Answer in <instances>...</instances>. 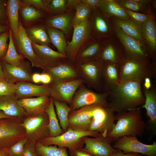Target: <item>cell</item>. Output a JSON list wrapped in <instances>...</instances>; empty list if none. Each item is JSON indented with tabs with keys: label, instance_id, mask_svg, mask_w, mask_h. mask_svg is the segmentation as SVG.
<instances>
[{
	"label": "cell",
	"instance_id": "57",
	"mask_svg": "<svg viewBox=\"0 0 156 156\" xmlns=\"http://www.w3.org/2000/svg\"><path fill=\"white\" fill-rule=\"evenodd\" d=\"M5 78V73L0 63V79Z\"/></svg>",
	"mask_w": 156,
	"mask_h": 156
},
{
	"label": "cell",
	"instance_id": "22",
	"mask_svg": "<svg viewBox=\"0 0 156 156\" xmlns=\"http://www.w3.org/2000/svg\"><path fill=\"white\" fill-rule=\"evenodd\" d=\"M3 64V69L5 78L8 81L15 83L20 81L32 82V74L29 64L26 62L24 61L18 66L5 62Z\"/></svg>",
	"mask_w": 156,
	"mask_h": 156
},
{
	"label": "cell",
	"instance_id": "23",
	"mask_svg": "<svg viewBox=\"0 0 156 156\" xmlns=\"http://www.w3.org/2000/svg\"><path fill=\"white\" fill-rule=\"evenodd\" d=\"M50 98L47 96H41L36 98L18 99V104L28 116L39 114L45 112L49 105Z\"/></svg>",
	"mask_w": 156,
	"mask_h": 156
},
{
	"label": "cell",
	"instance_id": "55",
	"mask_svg": "<svg viewBox=\"0 0 156 156\" xmlns=\"http://www.w3.org/2000/svg\"><path fill=\"white\" fill-rule=\"evenodd\" d=\"M31 80L32 82L36 83H41V74L35 73L32 74Z\"/></svg>",
	"mask_w": 156,
	"mask_h": 156
},
{
	"label": "cell",
	"instance_id": "37",
	"mask_svg": "<svg viewBox=\"0 0 156 156\" xmlns=\"http://www.w3.org/2000/svg\"><path fill=\"white\" fill-rule=\"evenodd\" d=\"M9 41L7 52L2 59L4 62L14 66L20 65L24 61V58L17 52L12 37V32L10 29Z\"/></svg>",
	"mask_w": 156,
	"mask_h": 156
},
{
	"label": "cell",
	"instance_id": "58",
	"mask_svg": "<svg viewBox=\"0 0 156 156\" xmlns=\"http://www.w3.org/2000/svg\"><path fill=\"white\" fill-rule=\"evenodd\" d=\"M10 117L6 115L3 112L0 111V119L7 118H10Z\"/></svg>",
	"mask_w": 156,
	"mask_h": 156
},
{
	"label": "cell",
	"instance_id": "43",
	"mask_svg": "<svg viewBox=\"0 0 156 156\" xmlns=\"http://www.w3.org/2000/svg\"><path fill=\"white\" fill-rule=\"evenodd\" d=\"M48 8L49 13L62 12L68 9V0H49Z\"/></svg>",
	"mask_w": 156,
	"mask_h": 156
},
{
	"label": "cell",
	"instance_id": "11",
	"mask_svg": "<svg viewBox=\"0 0 156 156\" xmlns=\"http://www.w3.org/2000/svg\"><path fill=\"white\" fill-rule=\"evenodd\" d=\"M112 146L115 149L122 151L125 153H136L147 156H156V142L151 144H144L136 137H121L114 142Z\"/></svg>",
	"mask_w": 156,
	"mask_h": 156
},
{
	"label": "cell",
	"instance_id": "34",
	"mask_svg": "<svg viewBox=\"0 0 156 156\" xmlns=\"http://www.w3.org/2000/svg\"><path fill=\"white\" fill-rule=\"evenodd\" d=\"M45 112L49 118V137H57L62 134L64 132L60 125L55 111L53 99L51 97L49 103Z\"/></svg>",
	"mask_w": 156,
	"mask_h": 156
},
{
	"label": "cell",
	"instance_id": "38",
	"mask_svg": "<svg viewBox=\"0 0 156 156\" xmlns=\"http://www.w3.org/2000/svg\"><path fill=\"white\" fill-rule=\"evenodd\" d=\"M53 103L60 125L63 132H65L68 128V119L71 111L70 107L65 102L53 99Z\"/></svg>",
	"mask_w": 156,
	"mask_h": 156
},
{
	"label": "cell",
	"instance_id": "44",
	"mask_svg": "<svg viewBox=\"0 0 156 156\" xmlns=\"http://www.w3.org/2000/svg\"><path fill=\"white\" fill-rule=\"evenodd\" d=\"M124 8L131 19L141 25L149 19L156 18L155 15L141 13Z\"/></svg>",
	"mask_w": 156,
	"mask_h": 156
},
{
	"label": "cell",
	"instance_id": "16",
	"mask_svg": "<svg viewBox=\"0 0 156 156\" xmlns=\"http://www.w3.org/2000/svg\"><path fill=\"white\" fill-rule=\"evenodd\" d=\"M91 38L102 39L113 35L110 18L98 9H93L90 17Z\"/></svg>",
	"mask_w": 156,
	"mask_h": 156
},
{
	"label": "cell",
	"instance_id": "27",
	"mask_svg": "<svg viewBox=\"0 0 156 156\" xmlns=\"http://www.w3.org/2000/svg\"><path fill=\"white\" fill-rule=\"evenodd\" d=\"M155 82L151 88L149 90L144 88L142 89L145 98L144 104L139 107V109L145 108L146 115L149 118V128L156 132V86Z\"/></svg>",
	"mask_w": 156,
	"mask_h": 156
},
{
	"label": "cell",
	"instance_id": "6",
	"mask_svg": "<svg viewBox=\"0 0 156 156\" xmlns=\"http://www.w3.org/2000/svg\"><path fill=\"white\" fill-rule=\"evenodd\" d=\"M21 125L25 129V138L28 142L35 144L49 137V118L46 112L26 116Z\"/></svg>",
	"mask_w": 156,
	"mask_h": 156
},
{
	"label": "cell",
	"instance_id": "45",
	"mask_svg": "<svg viewBox=\"0 0 156 156\" xmlns=\"http://www.w3.org/2000/svg\"><path fill=\"white\" fill-rule=\"evenodd\" d=\"M27 142L25 138L20 140L8 149V152L11 156H23L24 146Z\"/></svg>",
	"mask_w": 156,
	"mask_h": 156
},
{
	"label": "cell",
	"instance_id": "59",
	"mask_svg": "<svg viewBox=\"0 0 156 156\" xmlns=\"http://www.w3.org/2000/svg\"><path fill=\"white\" fill-rule=\"evenodd\" d=\"M6 28L5 27L0 25V34L5 31Z\"/></svg>",
	"mask_w": 156,
	"mask_h": 156
},
{
	"label": "cell",
	"instance_id": "41",
	"mask_svg": "<svg viewBox=\"0 0 156 156\" xmlns=\"http://www.w3.org/2000/svg\"><path fill=\"white\" fill-rule=\"evenodd\" d=\"M21 12L23 19L26 23L36 21L45 16L43 12L30 6L24 5Z\"/></svg>",
	"mask_w": 156,
	"mask_h": 156
},
{
	"label": "cell",
	"instance_id": "5",
	"mask_svg": "<svg viewBox=\"0 0 156 156\" xmlns=\"http://www.w3.org/2000/svg\"><path fill=\"white\" fill-rule=\"evenodd\" d=\"M100 135L96 131H78L68 128L66 132L60 135L54 137H49L40 142L44 145H56L60 147L68 148L70 152L83 147V137L90 136L96 137Z\"/></svg>",
	"mask_w": 156,
	"mask_h": 156
},
{
	"label": "cell",
	"instance_id": "47",
	"mask_svg": "<svg viewBox=\"0 0 156 156\" xmlns=\"http://www.w3.org/2000/svg\"><path fill=\"white\" fill-rule=\"evenodd\" d=\"M9 37V31H5L0 34V58L3 57L7 52L8 47L7 42Z\"/></svg>",
	"mask_w": 156,
	"mask_h": 156
},
{
	"label": "cell",
	"instance_id": "48",
	"mask_svg": "<svg viewBox=\"0 0 156 156\" xmlns=\"http://www.w3.org/2000/svg\"><path fill=\"white\" fill-rule=\"evenodd\" d=\"M35 144L27 141L24 146L23 156H40L36 152Z\"/></svg>",
	"mask_w": 156,
	"mask_h": 156
},
{
	"label": "cell",
	"instance_id": "60",
	"mask_svg": "<svg viewBox=\"0 0 156 156\" xmlns=\"http://www.w3.org/2000/svg\"><path fill=\"white\" fill-rule=\"evenodd\" d=\"M150 3L151 6L154 8L156 10V1L155 0H151Z\"/></svg>",
	"mask_w": 156,
	"mask_h": 156
},
{
	"label": "cell",
	"instance_id": "40",
	"mask_svg": "<svg viewBox=\"0 0 156 156\" xmlns=\"http://www.w3.org/2000/svg\"><path fill=\"white\" fill-rule=\"evenodd\" d=\"M73 10L75 11L73 18L72 27L79 25L90 18L92 9L86 5L79 2L75 5Z\"/></svg>",
	"mask_w": 156,
	"mask_h": 156
},
{
	"label": "cell",
	"instance_id": "2",
	"mask_svg": "<svg viewBox=\"0 0 156 156\" xmlns=\"http://www.w3.org/2000/svg\"><path fill=\"white\" fill-rule=\"evenodd\" d=\"M116 124L106 137L112 142L124 136L142 137L147 127L142 119L141 109L117 113Z\"/></svg>",
	"mask_w": 156,
	"mask_h": 156
},
{
	"label": "cell",
	"instance_id": "50",
	"mask_svg": "<svg viewBox=\"0 0 156 156\" xmlns=\"http://www.w3.org/2000/svg\"><path fill=\"white\" fill-rule=\"evenodd\" d=\"M69 153L71 156H94L91 154L80 149L69 152Z\"/></svg>",
	"mask_w": 156,
	"mask_h": 156
},
{
	"label": "cell",
	"instance_id": "24",
	"mask_svg": "<svg viewBox=\"0 0 156 156\" xmlns=\"http://www.w3.org/2000/svg\"><path fill=\"white\" fill-rule=\"evenodd\" d=\"M101 39L90 38L80 47L75 57V62L99 59L102 48Z\"/></svg>",
	"mask_w": 156,
	"mask_h": 156
},
{
	"label": "cell",
	"instance_id": "3",
	"mask_svg": "<svg viewBox=\"0 0 156 156\" xmlns=\"http://www.w3.org/2000/svg\"><path fill=\"white\" fill-rule=\"evenodd\" d=\"M121 82L156 78V61H143L125 56L120 63Z\"/></svg>",
	"mask_w": 156,
	"mask_h": 156
},
{
	"label": "cell",
	"instance_id": "49",
	"mask_svg": "<svg viewBox=\"0 0 156 156\" xmlns=\"http://www.w3.org/2000/svg\"><path fill=\"white\" fill-rule=\"evenodd\" d=\"M101 0H80V2L92 10L98 9Z\"/></svg>",
	"mask_w": 156,
	"mask_h": 156
},
{
	"label": "cell",
	"instance_id": "28",
	"mask_svg": "<svg viewBox=\"0 0 156 156\" xmlns=\"http://www.w3.org/2000/svg\"><path fill=\"white\" fill-rule=\"evenodd\" d=\"M15 95L0 96V111L11 117L24 118L26 114Z\"/></svg>",
	"mask_w": 156,
	"mask_h": 156
},
{
	"label": "cell",
	"instance_id": "13",
	"mask_svg": "<svg viewBox=\"0 0 156 156\" xmlns=\"http://www.w3.org/2000/svg\"><path fill=\"white\" fill-rule=\"evenodd\" d=\"M82 78L61 82L49 86L50 95L53 99L70 104L76 92L84 82Z\"/></svg>",
	"mask_w": 156,
	"mask_h": 156
},
{
	"label": "cell",
	"instance_id": "31",
	"mask_svg": "<svg viewBox=\"0 0 156 156\" xmlns=\"http://www.w3.org/2000/svg\"><path fill=\"white\" fill-rule=\"evenodd\" d=\"M110 18L113 22L123 32L131 37L141 41L146 44L142 36L141 25L135 22L130 19L123 20Z\"/></svg>",
	"mask_w": 156,
	"mask_h": 156
},
{
	"label": "cell",
	"instance_id": "33",
	"mask_svg": "<svg viewBox=\"0 0 156 156\" xmlns=\"http://www.w3.org/2000/svg\"><path fill=\"white\" fill-rule=\"evenodd\" d=\"M46 30L51 42L59 52L66 55L67 40L63 32L58 29L49 27H47Z\"/></svg>",
	"mask_w": 156,
	"mask_h": 156
},
{
	"label": "cell",
	"instance_id": "46",
	"mask_svg": "<svg viewBox=\"0 0 156 156\" xmlns=\"http://www.w3.org/2000/svg\"><path fill=\"white\" fill-rule=\"evenodd\" d=\"M49 0H24L23 1L24 5L28 6L33 5L39 10L48 13V4Z\"/></svg>",
	"mask_w": 156,
	"mask_h": 156
},
{
	"label": "cell",
	"instance_id": "56",
	"mask_svg": "<svg viewBox=\"0 0 156 156\" xmlns=\"http://www.w3.org/2000/svg\"><path fill=\"white\" fill-rule=\"evenodd\" d=\"M7 150L0 148V156H11L8 152Z\"/></svg>",
	"mask_w": 156,
	"mask_h": 156
},
{
	"label": "cell",
	"instance_id": "42",
	"mask_svg": "<svg viewBox=\"0 0 156 156\" xmlns=\"http://www.w3.org/2000/svg\"><path fill=\"white\" fill-rule=\"evenodd\" d=\"M16 83L10 82L5 78L0 79V96L15 95Z\"/></svg>",
	"mask_w": 156,
	"mask_h": 156
},
{
	"label": "cell",
	"instance_id": "15",
	"mask_svg": "<svg viewBox=\"0 0 156 156\" xmlns=\"http://www.w3.org/2000/svg\"><path fill=\"white\" fill-rule=\"evenodd\" d=\"M99 105H88L71 111L68 116V128L78 131H89L93 111Z\"/></svg>",
	"mask_w": 156,
	"mask_h": 156
},
{
	"label": "cell",
	"instance_id": "54",
	"mask_svg": "<svg viewBox=\"0 0 156 156\" xmlns=\"http://www.w3.org/2000/svg\"><path fill=\"white\" fill-rule=\"evenodd\" d=\"M151 78L147 77L145 78L143 80V88L146 89H150L151 87L152 84L151 83Z\"/></svg>",
	"mask_w": 156,
	"mask_h": 156
},
{
	"label": "cell",
	"instance_id": "9",
	"mask_svg": "<svg viewBox=\"0 0 156 156\" xmlns=\"http://www.w3.org/2000/svg\"><path fill=\"white\" fill-rule=\"evenodd\" d=\"M82 85L76 92L69 105L71 111L93 105L108 106L109 92L102 93L95 92L87 89Z\"/></svg>",
	"mask_w": 156,
	"mask_h": 156
},
{
	"label": "cell",
	"instance_id": "61",
	"mask_svg": "<svg viewBox=\"0 0 156 156\" xmlns=\"http://www.w3.org/2000/svg\"><path fill=\"white\" fill-rule=\"evenodd\" d=\"M136 156H147L145 155H141V154H138Z\"/></svg>",
	"mask_w": 156,
	"mask_h": 156
},
{
	"label": "cell",
	"instance_id": "20",
	"mask_svg": "<svg viewBox=\"0 0 156 156\" xmlns=\"http://www.w3.org/2000/svg\"><path fill=\"white\" fill-rule=\"evenodd\" d=\"M52 79V84L78 78L80 76L75 64L64 61L44 70Z\"/></svg>",
	"mask_w": 156,
	"mask_h": 156
},
{
	"label": "cell",
	"instance_id": "14",
	"mask_svg": "<svg viewBox=\"0 0 156 156\" xmlns=\"http://www.w3.org/2000/svg\"><path fill=\"white\" fill-rule=\"evenodd\" d=\"M101 40L102 48L99 59L103 63L119 64L125 56L124 49L121 43L114 35Z\"/></svg>",
	"mask_w": 156,
	"mask_h": 156
},
{
	"label": "cell",
	"instance_id": "53",
	"mask_svg": "<svg viewBox=\"0 0 156 156\" xmlns=\"http://www.w3.org/2000/svg\"><path fill=\"white\" fill-rule=\"evenodd\" d=\"M5 11L4 1L0 0V22L5 18Z\"/></svg>",
	"mask_w": 156,
	"mask_h": 156
},
{
	"label": "cell",
	"instance_id": "8",
	"mask_svg": "<svg viewBox=\"0 0 156 156\" xmlns=\"http://www.w3.org/2000/svg\"><path fill=\"white\" fill-rule=\"evenodd\" d=\"M115 120V112L111 108L108 106H98L93 111L89 130L97 132L106 137L114 128Z\"/></svg>",
	"mask_w": 156,
	"mask_h": 156
},
{
	"label": "cell",
	"instance_id": "17",
	"mask_svg": "<svg viewBox=\"0 0 156 156\" xmlns=\"http://www.w3.org/2000/svg\"><path fill=\"white\" fill-rule=\"evenodd\" d=\"M14 36L20 54L28 60L32 66L44 70L41 62L34 51L31 42L27 36L26 30L20 21L18 32Z\"/></svg>",
	"mask_w": 156,
	"mask_h": 156
},
{
	"label": "cell",
	"instance_id": "30",
	"mask_svg": "<svg viewBox=\"0 0 156 156\" xmlns=\"http://www.w3.org/2000/svg\"><path fill=\"white\" fill-rule=\"evenodd\" d=\"M142 37L146 44L156 59V18L147 21L141 25Z\"/></svg>",
	"mask_w": 156,
	"mask_h": 156
},
{
	"label": "cell",
	"instance_id": "19",
	"mask_svg": "<svg viewBox=\"0 0 156 156\" xmlns=\"http://www.w3.org/2000/svg\"><path fill=\"white\" fill-rule=\"evenodd\" d=\"M34 51L41 62L44 70L56 66L68 59L67 56L55 51L49 46L32 43Z\"/></svg>",
	"mask_w": 156,
	"mask_h": 156
},
{
	"label": "cell",
	"instance_id": "12",
	"mask_svg": "<svg viewBox=\"0 0 156 156\" xmlns=\"http://www.w3.org/2000/svg\"><path fill=\"white\" fill-rule=\"evenodd\" d=\"M73 33L71 40L67 41L66 55L72 62H75L79 49L91 38L92 30L90 18L84 22L73 27Z\"/></svg>",
	"mask_w": 156,
	"mask_h": 156
},
{
	"label": "cell",
	"instance_id": "4",
	"mask_svg": "<svg viewBox=\"0 0 156 156\" xmlns=\"http://www.w3.org/2000/svg\"><path fill=\"white\" fill-rule=\"evenodd\" d=\"M110 21L113 34L122 45L125 56L140 61H156L147 45L123 32L110 18Z\"/></svg>",
	"mask_w": 156,
	"mask_h": 156
},
{
	"label": "cell",
	"instance_id": "29",
	"mask_svg": "<svg viewBox=\"0 0 156 156\" xmlns=\"http://www.w3.org/2000/svg\"><path fill=\"white\" fill-rule=\"evenodd\" d=\"M98 9L111 18L123 20L130 19L116 0H101Z\"/></svg>",
	"mask_w": 156,
	"mask_h": 156
},
{
	"label": "cell",
	"instance_id": "32",
	"mask_svg": "<svg viewBox=\"0 0 156 156\" xmlns=\"http://www.w3.org/2000/svg\"><path fill=\"white\" fill-rule=\"evenodd\" d=\"M21 1L18 0H9L7 1V11L10 29L14 36L18 31L19 25L18 10Z\"/></svg>",
	"mask_w": 156,
	"mask_h": 156
},
{
	"label": "cell",
	"instance_id": "39",
	"mask_svg": "<svg viewBox=\"0 0 156 156\" xmlns=\"http://www.w3.org/2000/svg\"><path fill=\"white\" fill-rule=\"evenodd\" d=\"M123 8L132 11L146 14L155 15L153 13L150 3L144 4L136 0H116Z\"/></svg>",
	"mask_w": 156,
	"mask_h": 156
},
{
	"label": "cell",
	"instance_id": "18",
	"mask_svg": "<svg viewBox=\"0 0 156 156\" xmlns=\"http://www.w3.org/2000/svg\"><path fill=\"white\" fill-rule=\"evenodd\" d=\"M83 139L85 146L80 149L94 156H112L117 150L111 145V140L101 135L94 138L85 137Z\"/></svg>",
	"mask_w": 156,
	"mask_h": 156
},
{
	"label": "cell",
	"instance_id": "51",
	"mask_svg": "<svg viewBox=\"0 0 156 156\" xmlns=\"http://www.w3.org/2000/svg\"><path fill=\"white\" fill-rule=\"evenodd\" d=\"M51 77L48 73H44L41 74V83L47 84L51 83Z\"/></svg>",
	"mask_w": 156,
	"mask_h": 156
},
{
	"label": "cell",
	"instance_id": "10",
	"mask_svg": "<svg viewBox=\"0 0 156 156\" xmlns=\"http://www.w3.org/2000/svg\"><path fill=\"white\" fill-rule=\"evenodd\" d=\"M103 62L97 59L80 62L75 65L79 74L91 87L98 90H102L101 72Z\"/></svg>",
	"mask_w": 156,
	"mask_h": 156
},
{
	"label": "cell",
	"instance_id": "36",
	"mask_svg": "<svg viewBox=\"0 0 156 156\" xmlns=\"http://www.w3.org/2000/svg\"><path fill=\"white\" fill-rule=\"evenodd\" d=\"M36 152L40 156H69L66 148L56 145H44L40 142L35 144Z\"/></svg>",
	"mask_w": 156,
	"mask_h": 156
},
{
	"label": "cell",
	"instance_id": "52",
	"mask_svg": "<svg viewBox=\"0 0 156 156\" xmlns=\"http://www.w3.org/2000/svg\"><path fill=\"white\" fill-rule=\"evenodd\" d=\"M138 154L134 153H125L122 151L117 149L113 154L112 156H136Z\"/></svg>",
	"mask_w": 156,
	"mask_h": 156
},
{
	"label": "cell",
	"instance_id": "21",
	"mask_svg": "<svg viewBox=\"0 0 156 156\" xmlns=\"http://www.w3.org/2000/svg\"><path fill=\"white\" fill-rule=\"evenodd\" d=\"M119 65L105 62L103 63L101 72L102 90L109 92L120 83Z\"/></svg>",
	"mask_w": 156,
	"mask_h": 156
},
{
	"label": "cell",
	"instance_id": "35",
	"mask_svg": "<svg viewBox=\"0 0 156 156\" xmlns=\"http://www.w3.org/2000/svg\"><path fill=\"white\" fill-rule=\"evenodd\" d=\"M26 32L31 43L48 46L51 43L47 30L43 26L33 27L26 30Z\"/></svg>",
	"mask_w": 156,
	"mask_h": 156
},
{
	"label": "cell",
	"instance_id": "7",
	"mask_svg": "<svg viewBox=\"0 0 156 156\" xmlns=\"http://www.w3.org/2000/svg\"><path fill=\"white\" fill-rule=\"evenodd\" d=\"M24 118L0 119V148L8 149L25 138V131L21 125Z\"/></svg>",
	"mask_w": 156,
	"mask_h": 156
},
{
	"label": "cell",
	"instance_id": "26",
	"mask_svg": "<svg viewBox=\"0 0 156 156\" xmlns=\"http://www.w3.org/2000/svg\"><path fill=\"white\" fill-rule=\"evenodd\" d=\"M74 10L68 9L59 14L52 16L46 21L47 27H52L61 31L65 36L70 34Z\"/></svg>",
	"mask_w": 156,
	"mask_h": 156
},
{
	"label": "cell",
	"instance_id": "25",
	"mask_svg": "<svg viewBox=\"0 0 156 156\" xmlns=\"http://www.w3.org/2000/svg\"><path fill=\"white\" fill-rule=\"evenodd\" d=\"M15 83L16 90L15 95L18 99L50 95L49 86L36 85L27 81H18Z\"/></svg>",
	"mask_w": 156,
	"mask_h": 156
},
{
	"label": "cell",
	"instance_id": "1",
	"mask_svg": "<svg viewBox=\"0 0 156 156\" xmlns=\"http://www.w3.org/2000/svg\"><path fill=\"white\" fill-rule=\"evenodd\" d=\"M141 80L120 82L109 91L108 106L117 113L134 110L143 105L145 98L143 93Z\"/></svg>",
	"mask_w": 156,
	"mask_h": 156
}]
</instances>
